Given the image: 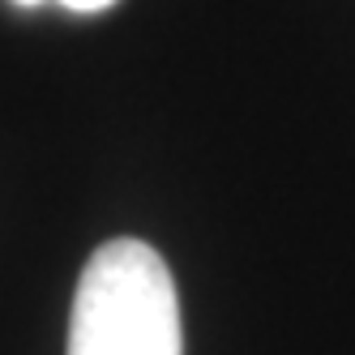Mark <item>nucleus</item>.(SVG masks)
I'll return each mask as SVG.
<instances>
[{"label": "nucleus", "instance_id": "obj_1", "mask_svg": "<svg viewBox=\"0 0 355 355\" xmlns=\"http://www.w3.org/2000/svg\"><path fill=\"white\" fill-rule=\"evenodd\" d=\"M69 355H184L175 283L150 244L94 248L73 291Z\"/></svg>", "mask_w": 355, "mask_h": 355}, {"label": "nucleus", "instance_id": "obj_2", "mask_svg": "<svg viewBox=\"0 0 355 355\" xmlns=\"http://www.w3.org/2000/svg\"><path fill=\"white\" fill-rule=\"evenodd\" d=\"M13 5H47V0H13ZM56 5H64V9H73V13H103V9H112L116 0H56Z\"/></svg>", "mask_w": 355, "mask_h": 355}]
</instances>
